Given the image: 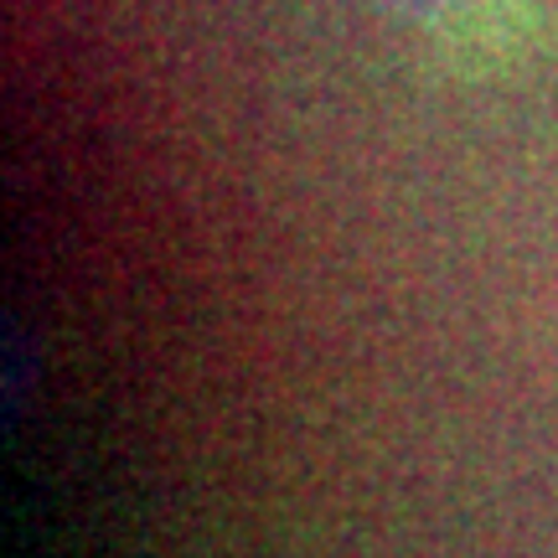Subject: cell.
I'll return each mask as SVG.
<instances>
[{
    "mask_svg": "<svg viewBox=\"0 0 558 558\" xmlns=\"http://www.w3.org/2000/svg\"><path fill=\"white\" fill-rule=\"evenodd\" d=\"M399 11H445V5H460V0H388Z\"/></svg>",
    "mask_w": 558,
    "mask_h": 558,
    "instance_id": "6da1fadb",
    "label": "cell"
}]
</instances>
